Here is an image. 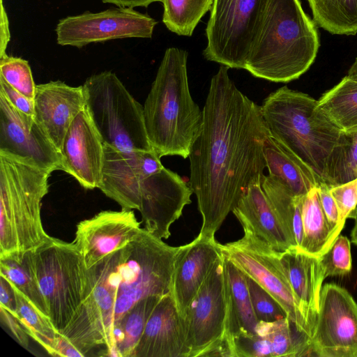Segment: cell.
<instances>
[{
    "label": "cell",
    "instance_id": "obj_39",
    "mask_svg": "<svg viewBox=\"0 0 357 357\" xmlns=\"http://www.w3.org/2000/svg\"><path fill=\"white\" fill-rule=\"evenodd\" d=\"M0 319L1 324L18 344L28 349L31 337L20 321L17 312L0 307Z\"/></svg>",
    "mask_w": 357,
    "mask_h": 357
},
{
    "label": "cell",
    "instance_id": "obj_4",
    "mask_svg": "<svg viewBox=\"0 0 357 357\" xmlns=\"http://www.w3.org/2000/svg\"><path fill=\"white\" fill-rule=\"evenodd\" d=\"M188 52L166 50L143 106L150 144L161 158H188L203 123V112L188 85Z\"/></svg>",
    "mask_w": 357,
    "mask_h": 357
},
{
    "label": "cell",
    "instance_id": "obj_13",
    "mask_svg": "<svg viewBox=\"0 0 357 357\" xmlns=\"http://www.w3.org/2000/svg\"><path fill=\"white\" fill-rule=\"evenodd\" d=\"M156 24L148 15L119 7L66 17L59 20L55 31L59 45L80 48L114 39L151 38Z\"/></svg>",
    "mask_w": 357,
    "mask_h": 357
},
{
    "label": "cell",
    "instance_id": "obj_31",
    "mask_svg": "<svg viewBox=\"0 0 357 357\" xmlns=\"http://www.w3.org/2000/svg\"><path fill=\"white\" fill-rule=\"evenodd\" d=\"M0 275L7 279L32 306L48 318L34 275L30 251L20 259H0Z\"/></svg>",
    "mask_w": 357,
    "mask_h": 357
},
{
    "label": "cell",
    "instance_id": "obj_37",
    "mask_svg": "<svg viewBox=\"0 0 357 357\" xmlns=\"http://www.w3.org/2000/svg\"><path fill=\"white\" fill-rule=\"evenodd\" d=\"M252 307L259 321L272 322L287 317L280 304L263 287L246 275Z\"/></svg>",
    "mask_w": 357,
    "mask_h": 357
},
{
    "label": "cell",
    "instance_id": "obj_45",
    "mask_svg": "<svg viewBox=\"0 0 357 357\" xmlns=\"http://www.w3.org/2000/svg\"><path fill=\"white\" fill-rule=\"evenodd\" d=\"M351 242L357 246V218L351 232Z\"/></svg>",
    "mask_w": 357,
    "mask_h": 357
},
{
    "label": "cell",
    "instance_id": "obj_2",
    "mask_svg": "<svg viewBox=\"0 0 357 357\" xmlns=\"http://www.w3.org/2000/svg\"><path fill=\"white\" fill-rule=\"evenodd\" d=\"M181 248L142 228L133 241L87 269L84 301L61 335L84 356L106 348L115 324L138 302L170 293Z\"/></svg>",
    "mask_w": 357,
    "mask_h": 357
},
{
    "label": "cell",
    "instance_id": "obj_34",
    "mask_svg": "<svg viewBox=\"0 0 357 357\" xmlns=\"http://www.w3.org/2000/svg\"><path fill=\"white\" fill-rule=\"evenodd\" d=\"M11 285L15 293L16 312L28 335L50 355L56 356L61 334L56 331L47 317L40 313L12 284Z\"/></svg>",
    "mask_w": 357,
    "mask_h": 357
},
{
    "label": "cell",
    "instance_id": "obj_32",
    "mask_svg": "<svg viewBox=\"0 0 357 357\" xmlns=\"http://www.w3.org/2000/svg\"><path fill=\"white\" fill-rule=\"evenodd\" d=\"M214 0H162V22L178 36H190Z\"/></svg>",
    "mask_w": 357,
    "mask_h": 357
},
{
    "label": "cell",
    "instance_id": "obj_25",
    "mask_svg": "<svg viewBox=\"0 0 357 357\" xmlns=\"http://www.w3.org/2000/svg\"><path fill=\"white\" fill-rule=\"evenodd\" d=\"M161 298L153 296L144 298L128 311L115 324L102 356L132 357L146 324Z\"/></svg>",
    "mask_w": 357,
    "mask_h": 357
},
{
    "label": "cell",
    "instance_id": "obj_27",
    "mask_svg": "<svg viewBox=\"0 0 357 357\" xmlns=\"http://www.w3.org/2000/svg\"><path fill=\"white\" fill-rule=\"evenodd\" d=\"M261 185L296 247L300 249L303 237V197L294 195L283 183L269 174L262 177Z\"/></svg>",
    "mask_w": 357,
    "mask_h": 357
},
{
    "label": "cell",
    "instance_id": "obj_40",
    "mask_svg": "<svg viewBox=\"0 0 357 357\" xmlns=\"http://www.w3.org/2000/svg\"><path fill=\"white\" fill-rule=\"evenodd\" d=\"M317 189L322 209L329 223L340 234L343 227L340 225L338 208L330 192V185L322 182L317 186Z\"/></svg>",
    "mask_w": 357,
    "mask_h": 357
},
{
    "label": "cell",
    "instance_id": "obj_18",
    "mask_svg": "<svg viewBox=\"0 0 357 357\" xmlns=\"http://www.w3.org/2000/svg\"><path fill=\"white\" fill-rule=\"evenodd\" d=\"M222 255L215 236L198 235L181 245L173 273L170 294L185 319L186 313L215 261Z\"/></svg>",
    "mask_w": 357,
    "mask_h": 357
},
{
    "label": "cell",
    "instance_id": "obj_9",
    "mask_svg": "<svg viewBox=\"0 0 357 357\" xmlns=\"http://www.w3.org/2000/svg\"><path fill=\"white\" fill-rule=\"evenodd\" d=\"M229 292L222 253L185 317L189 357H234L229 336Z\"/></svg>",
    "mask_w": 357,
    "mask_h": 357
},
{
    "label": "cell",
    "instance_id": "obj_14",
    "mask_svg": "<svg viewBox=\"0 0 357 357\" xmlns=\"http://www.w3.org/2000/svg\"><path fill=\"white\" fill-rule=\"evenodd\" d=\"M0 151L30 160L53 172L61 156L35 117L17 110L0 92Z\"/></svg>",
    "mask_w": 357,
    "mask_h": 357
},
{
    "label": "cell",
    "instance_id": "obj_29",
    "mask_svg": "<svg viewBox=\"0 0 357 357\" xmlns=\"http://www.w3.org/2000/svg\"><path fill=\"white\" fill-rule=\"evenodd\" d=\"M314 22L332 34L357 33V0H307Z\"/></svg>",
    "mask_w": 357,
    "mask_h": 357
},
{
    "label": "cell",
    "instance_id": "obj_22",
    "mask_svg": "<svg viewBox=\"0 0 357 357\" xmlns=\"http://www.w3.org/2000/svg\"><path fill=\"white\" fill-rule=\"evenodd\" d=\"M232 213L243 229L252 231L277 252L296 248L263 190L261 183L250 185Z\"/></svg>",
    "mask_w": 357,
    "mask_h": 357
},
{
    "label": "cell",
    "instance_id": "obj_41",
    "mask_svg": "<svg viewBox=\"0 0 357 357\" xmlns=\"http://www.w3.org/2000/svg\"><path fill=\"white\" fill-rule=\"evenodd\" d=\"M0 92L20 112L35 117L34 100L30 99L15 89L0 77Z\"/></svg>",
    "mask_w": 357,
    "mask_h": 357
},
{
    "label": "cell",
    "instance_id": "obj_5",
    "mask_svg": "<svg viewBox=\"0 0 357 357\" xmlns=\"http://www.w3.org/2000/svg\"><path fill=\"white\" fill-rule=\"evenodd\" d=\"M52 173L30 160L0 151V259H20L52 238L40 215Z\"/></svg>",
    "mask_w": 357,
    "mask_h": 357
},
{
    "label": "cell",
    "instance_id": "obj_24",
    "mask_svg": "<svg viewBox=\"0 0 357 357\" xmlns=\"http://www.w3.org/2000/svg\"><path fill=\"white\" fill-rule=\"evenodd\" d=\"M225 268L229 292L228 330L233 349L236 337L257 334L259 321L252 307L246 275L226 257Z\"/></svg>",
    "mask_w": 357,
    "mask_h": 357
},
{
    "label": "cell",
    "instance_id": "obj_46",
    "mask_svg": "<svg viewBox=\"0 0 357 357\" xmlns=\"http://www.w3.org/2000/svg\"><path fill=\"white\" fill-rule=\"evenodd\" d=\"M1 1H3V0H1Z\"/></svg>",
    "mask_w": 357,
    "mask_h": 357
},
{
    "label": "cell",
    "instance_id": "obj_36",
    "mask_svg": "<svg viewBox=\"0 0 357 357\" xmlns=\"http://www.w3.org/2000/svg\"><path fill=\"white\" fill-rule=\"evenodd\" d=\"M319 259L325 278L349 273L352 268V259L348 238L338 235Z\"/></svg>",
    "mask_w": 357,
    "mask_h": 357
},
{
    "label": "cell",
    "instance_id": "obj_44",
    "mask_svg": "<svg viewBox=\"0 0 357 357\" xmlns=\"http://www.w3.org/2000/svg\"><path fill=\"white\" fill-rule=\"evenodd\" d=\"M347 76L357 80V57L356 58L353 64L351 66L348 71Z\"/></svg>",
    "mask_w": 357,
    "mask_h": 357
},
{
    "label": "cell",
    "instance_id": "obj_21",
    "mask_svg": "<svg viewBox=\"0 0 357 357\" xmlns=\"http://www.w3.org/2000/svg\"><path fill=\"white\" fill-rule=\"evenodd\" d=\"M279 257L312 335L319 310L322 283L326 279L319 259L297 248L279 252Z\"/></svg>",
    "mask_w": 357,
    "mask_h": 357
},
{
    "label": "cell",
    "instance_id": "obj_28",
    "mask_svg": "<svg viewBox=\"0 0 357 357\" xmlns=\"http://www.w3.org/2000/svg\"><path fill=\"white\" fill-rule=\"evenodd\" d=\"M318 106L342 131L357 126V80L345 76L324 93Z\"/></svg>",
    "mask_w": 357,
    "mask_h": 357
},
{
    "label": "cell",
    "instance_id": "obj_26",
    "mask_svg": "<svg viewBox=\"0 0 357 357\" xmlns=\"http://www.w3.org/2000/svg\"><path fill=\"white\" fill-rule=\"evenodd\" d=\"M303 237L301 250L319 258L340 235L329 223L320 203L317 187L303 197Z\"/></svg>",
    "mask_w": 357,
    "mask_h": 357
},
{
    "label": "cell",
    "instance_id": "obj_16",
    "mask_svg": "<svg viewBox=\"0 0 357 357\" xmlns=\"http://www.w3.org/2000/svg\"><path fill=\"white\" fill-rule=\"evenodd\" d=\"M105 158L100 189L122 208L136 209L138 192L144 178L165 167L151 151H121L104 144Z\"/></svg>",
    "mask_w": 357,
    "mask_h": 357
},
{
    "label": "cell",
    "instance_id": "obj_12",
    "mask_svg": "<svg viewBox=\"0 0 357 357\" xmlns=\"http://www.w3.org/2000/svg\"><path fill=\"white\" fill-rule=\"evenodd\" d=\"M310 356L357 357V303L344 288L326 284L310 337Z\"/></svg>",
    "mask_w": 357,
    "mask_h": 357
},
{
    "label": "cell",
    "instance_id": "obj_19",
    "mask_svg": "<svg viewBox=\"0 0 357 357\" xmlns=\"http://www.w3.org/2000/svg\"><path fill=\"white\" fill-rule=\"evenodd\" d=\"M185 319L170 294L152 312L132 357H189Z\"/></svg>",
    "mask_w": 357,
    "mask_h": 357
},
{
    "label": "cell",
    "instance_id": "obj_23",
    "mask_svg": "<svg viewBox=\"0 0 357 357\" xmlns=\"http://www.w3.org/2000/svg\"><path fill=\"white\" fill-rule=\"evenodd\" d=\"M264 153L268 174L279 180L296 196L304 197L324 182L299 158L271 136L264 143Z\"/></svg>",
    "mask_w": 357,
    "mask_h": 357
},
{
    "label": "cell",
    "instance_id": "obj_6",
    "mask_svg": "<svg viewBox=\"0 0 357 357\" xmlns=\"http://www.w3.org/2000/svg\"><path fill=\"white\" fill-rule=\"evenodd\" d=\"M261 109L270 136L326 183L328 160L342 130L320 109L318 100L284 86L268 94Z\"/></svg>",
    "mask_w": 357,
    "mask_h": 357
},
{
    "label": "cell",
    "instance_id": "obj_3",
    "mask_svg": "<svg viewBox=\"0 0 357 357\" xmlns=\"http://www.w3.org/2000/svg\"><path fill=\"white\" fill-rule=\"evenodd\" d=\"M319 47L317 27L299 0H265L245 70L270 82H289L310 68Z\"/></svg>",
    "mask_w": 357,
    "mask_h": 357
},
{
    "label": "cell",
    "instance_id": "obj_11",
    "mask_svg": "<svg viewBox=\"0 0 357 357\" xmlns=\"http://www.w3.org/2000/svg\"><path fill=\"white\" fill-rule=\"evenodd\" d=\"M243 236L220 244L225 257L267 291L282 307L296 329L310 339V330L280 260L279 252L243 229Z\"/></svg>",
    "mask_w": 357,
    "mask_h": 357
},
{
    "label": "cell",
    "instance_id": "obj_35",
    "mask_svg": "<svg viewBox=\"0 0 357 357\" xmlns=\"http://www.w3.org/2000/svg\"><path fill=\"white\" fill-rule=\"evenodd\" d=\"M0 77L15 89L34 100L36 84L26 60L7 54L0 57Z\"/></svg>",
    "mask_w": 357,
    "mask_h": 357
},
{
    "label": "cell",
    "instance_id": "obj_15",
    "mask_svg": "<svg viewBox=\"0 0 357 357\" xmlns=\"http://www.w3.org/2000/svg\"><path fill=\"white\" fill-rule=\"evenodd\" d=\"M142 230L141 222L132 210L103 211L77 225L73 243L88 269L126 246Z\"/></svg>",
    "mask_w": 357,
    "mask_h": 357
},
{
    "label": "cell",
    "instance_id": "obj_10",
    "mask_svg": "<svg viewBox=\"0 0 357 357\" xmlns=\"http://www.w3.org/2000/svg\"><path fill=\"white\" fill-rule=\"evenodd\" d=\"M265 0H214L206 35L204 58L245 69Z\"/></svg>",
    "mask_w": 357,
    "mask_h": 357
},
{
    "label": "cell",
    "instance_id": "obj_30",
    "mask_svg": "<svg viewBox=\"0 0 357 357\" xmlns=\"http://www.w3.org/2000/svg\"><path fill=\"white\" fill-rule=\"evenodd\" d=\"M256 331L268 340L273 357L310 356V338L300 333L287 317L272 322L259 321Z\"/></svg>",
    "mask_w": 357,
    "mask_h": 357
},
{
    "label": "cell",
    "instance_id": "obj_17",
    "mask_svg": "<svg viewBox=\"0 0 357 357\" xmlns=\"http://www.w3.org/2000/svg\"><path fill=\"white\" fill-rule=\"evenodd\" d=\"M61 171L87 190L98 188L104 165V142L85 107L71 123L60 150Z\"/></svg>",
    "mask_w": 357,
    "mask_h": 357
},
{
    "label": "cell",
    "instance_id": "obj_1",
    "mask_svg": "<svg viewBox=\"0 0 357 357\" xmlns=\"http://www.w3.org/2000/svg\"><path fill=\"white\" fill-rule=\"evenodd\" d=\"M228 69L221 66L211 79L202 128L188 156V185L202 217L198 235L204 236H215L266 168L264 146L270 134L261 105L237 88Z\"/></svg>",
    "mask_w": 357,
    "mask_h": 357
},
{
    "label": "cell",
    "instance_id": "obj_38",
    "mask_svg": "<svg viewBox=\"0 0 357 357\" xmlns=\"http://www.w3.org/2000/svg\"><path fill=\"white\" fill-rule=\"evenodd\" d=\"M330 192L338 208L340 225L344 227L347 218H357V178L330 186Z\"/></svg>",
    "mask_w": 357,
    "mask_h": 357
},
{
    "label": "cell",
    "instance_id": "obj_20",
    "mask_svg": "<svg viewBox=\"0 0 357 357\" xmlns=\"http://www.w3.org/2000/svg\"><path fill=\"white\" fill-rule=\"evenodd\" d=\"M85 106L82 85L72 86L59 80L36 85L35 119L59 152L71 123Z\"/></svg>",
    "mask_w": 357,
    "mask_h": 357
},
{
    "label": "cell",
    "instance_id": "obj_8",
    "mask_svg": "<svg viewBox=\"0 0 357 357\" xmlns=\"http://www.w3.org/2000/svg\"><path fill=\"white\" fill-rule=\"evenodd\" d=\"M82 86L86 107L105 144L121 151L153 150L146 132L143 106L115 73L95 74Z\"/></svg>",
    "mask_w": 357,
    "mask_h": 357
},
{
    "label": "cell",
    "instance_id": "obj_42",
    "mask_svg": "<svg viewBox=\"0 0 357 357\" xmlns=\"http://www.w3.org/2000/svg\"><path fill=\"white\" fill-rule=\"evenodd\" d=\"M1 17H0V57L6 54V50L10 39L9 31V22L6 8L1 1Z\"/></svg>",
    "mask_w": 357,
    "mask_h": 357
},
{
    "label": "cell",
    "instance_id": "obj_43",
    "mask_svg": "<svg viewBox=\"0 0 357 357\" xmlns=\"http://www.w3.org/2000/svg\"><path fill=\"white\" fill-rule=\"evenodd\" d=\"M104 3H112L121 8H135L138 6L147 7L155 1L162 2V0H102Z\"/></svg>",
    "mask_w": 357,
    "mask_h": 357
},
{
    "label": "cell",
    "instance_id": "obj_7",
    "mask_svg": "<svg viewBox=\"0 0 357 357\" xmlns=\"http://www.w3.org/2000/svg\"><path fill=\"white\" fill-rule=\"evenodd\" d=\"M30 255L48 319L61 335L84 301L87 268L73 242L54 237Z\"/></svg>",
    "mask_w": 357,
    "mask_h": 357
},
{
    "label": "cell",
    "instance_id": "obj_33",
    "mask_svg": "<svg viewBox=\"0 0 357 357\" xmlns=\"http://www.w3.org/2000/svg\"><path fill=\"white\" fill-rule=\"evenodd\" d=\"M357 178V126L342 131L328 160L326 183L334 186Z\"/></svg>",
    "mask_w": 357,
    "mask_h": 357
}]
</instances>
